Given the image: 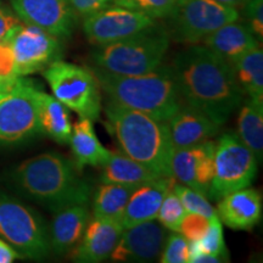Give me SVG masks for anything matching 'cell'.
Returning <instances> with one entry per match:
<instances>
[{"label": "cell", "instance_id": "obj_25", "mask_svg": "<svg viewBox=\"0 0 263 263\" xmlns=\"http://www.w3.org/2000/svg\"><path fill=\"white\" fill-rule=\"evenodd\" d=\"M238 137L254 153L258 162L263 155V99L246 100L238 118Z\"/></svg>", "mask_w": 263, "mask_h": 263}, {"label": "cell", "instance_id": "obj_33", "mask_svg": "<svg viewBox=\"0 0 263 263\" xmlns=\"http://www.w3.org/2000/svg\"><path fill=\"white\" fill-rule=\"evenodd\" d=\"M211 219L196 212H186L180 222L178 233L189 242L199 241L206 234Z\"/></svg>", "mask_w": 263, "mask_h": 263}, {"label": "cell", "instance_id": "obj_7", "mask_svg": "<svg viewBox=\"0 0 263 263\" xmlns=\"http://www.w3.org/2000/svg\"><path fill=\"white\" fill-rule=\"evenodd\" d=\"M57 98L68 110L80 115V117L95 121L101 112L100 85L91 70L81 66L57 60L43 70Z\"/></svg>", "mask_w": 263, "mask_h": 263}, {"label": "cell", "instance_id": "obj_11", "mask_svg": "<svg viewBox=\"0 0 263 263\" xmlns=\"http://www.w3.org/2000/svg\"><path fill=\"white\" fill-rule=\"evenodd\" d=\"M8 41L14 51L18 77L43 71L60 58L59 38L37 26H17Z\"/></svg>", "mask_w": 263, "mask_h": 263}, {"label": "cell", "instance_id": "obj_2", "mask_svg": "<svg viewBox=\"0 0 263 263\" xmlns=\"http://www.w3.org/2000/svg\"><path fill=\"white\" fill-rule=\"evenodd\" d=\"M11 180L22 195L51 212L72 203H89V184L78 177L71 160L59 153L26 160L16 167Z\"/></svg>", "mask_w": 263, "mask_h": 263}, {"label": "cell", "instance_id": "obj_14", "mask_svg": "<svg viewBox=\"0 0 263 263\" xmlns=\"http://www.w3.org/2000/svg\"><path fill=\"white\" fill-rule=\"evenodd\" d=\"M12 9L26 25L37 26L58 38L70 37L77 15L68 0H11Z\"/></svg>", "mask_w": 263, "mask_h": 263}, {"label": "cell", "instance_id": "obj_4", "mask_svg": "<svg viewBox=\"0 0 263 263\" xmlns=\"http://www.w3.org/2000/svg\"><path fill=\"white\" fill-rule=\"evenodd\" d=\"M90 70L111 101L159 121H168L183 104L172 68L168 66L161 65L149 73L134 76L115 74L95 66Z\"/></svg>", "mask_w": 263, "mask_h": 263}, {"label": "cell", "instance_id": "obj_12", "mask_svg": "<svg viewBox=\"0 0 263 263\" xmlns=\"http://www.w3.org/2000/svg\"><path fill=\"white\" fill-rule=\"evenodd\" d=\"M154 24L155 20L141 12L108 5L84 17L83 29L91 44L104 45L130 37Z\"/></svg>", "mask_w": 263, "mask_h": 263}, {"label": "cell", "instance_id": "obj_28", "mask_svg": "<svg viewBox=\"0 0 263 263\" xmlns=\"http://www.w3.org/2000/svg\"><path fill=\"white\" fill-rule=\"evenodd\" d=\"M185 213L186 210L184 209L178 195L174 193L173 188H171L163 197L156 219L167 230L178 232L179 224Z\"/></svg>", "mask_w": 263, "mask_h": 263}, {"label": "cell", "instance_id": "obj_8", "mask_svg": "<svg viewBox=\"0 0 263 263\" xmlns=\"http://www.w3.org/2000/svg\"><path fill=\"white\" fill-rule=\"evenodd\" d=\"M39 90L34 82L18 77L0 94V146L21 144L39 133Z\"/></svg>", "mask_w": 263, "mask_h": 263}, {"label": "cell", "instance_id": "obj_26", "mask_svg": "<svg viewBox=\"0 0 263 263\" xmlns=\"http://www.w3.org/2000/svg\"><path fill=\"white\" fill-rule=\"evenodd\" d=\"M240 88L250 98L263 99V51L255 47L230 64Z\"/></svg>", "mask_w": 263, "mask_h": 263}, {"label": "cell", "instance_id": "obj_37", "mask_svg": "<svg viewBox=\"0 0 263 263\" xmlns=\"http://www.w3.org/2000/svg\"><path fill=\"white\" fill-rule=\"evenodd\" d=\"M21 25L18 16L8 8H0V42L8 41L11 33Z\"/></svg>", "mask_w": 263, "mask_h": 263}, {"label": "cell", "instance_id": "obj_30", "mask_svg": "<svg viewBox=\"0 0 263 263\" xmlns=\"http://www.w3.org/2000/svg\"><path fill=\"white\" fill-rule=\"evenodd\" d=\"M193 244L203 252L218 256V257L224 259L226 262L229 261L228 250L226 248L224 238H223L222 222L219 221L217 216L211 218L210 227L207 229L206 234L203 235V238L199 241L193 242Z\"/></svg>", "mask_w": 263, "mask_h": 263}, {"label": "cell", "instance_id": "obj_40", "mask_svg": "<svg viewBox=\"0 0 263 263\" xmlns=\"http://www.w3.org/2000/svg\"><path fill=\"white\" fill-rule=\"evenodd\" d=\"M0 84H2V81H0Z\"/></svg>", "mask_w": 263, "mask_h": 263}, {"label": "cell", "instance_id": "obj_29", "mask_svg": "<svg viewBox=\"0 0 263 263\" xmlns=\"http://www.w3.org/2000/svg\"><path fill=\"white\" fill-rule=\"evenodd\" d=\"M172 188L174 193L178 195L186 212L200 213V215L210 219L217 216L216 209L210 203L207 196L203 195L202 193L196 192V190L189 188L184 184H176V182H174Z\"/></svg>", "mask_w": 263, "mask_h": 263}, {"label": "cell", "instance_id": "obj_10", "mask_svg": "<svg viewBox=\"0 0 263 263\" xmlns=\"http://www.w3.org/2000/svg\"><path fill=\"white\" fill-rule=\"evenodd\" d=\"M257 159L236 134L221 137L215 147V168L210 196L219 200L226 194L248 188L257 174Z\"/></svg>", "mask_w": 263, "mask_h": 263}, {"label": "cell", "instance_id": "obj_6", "mask_svg": "<svg viewBox=\"0 0 263 263\" xmlns=\"http://www.w3.org/2000/svg\"><path fill=\"white\" fill-rule=\"evenodd\" d=\"M0 238L21 257L43 259L50 254V236L44 219L31 207L0 193Z\"/></svg>", "mask_w": 263, "mask_h": 263}, {"label": "cell", "instance_id": "obj_41", "mask_svg": "<svg viewBox=\"0 0 263 263\" xmlns=\"http://www.w3.org/2000/svg\"><path fill=\"white\" fill-rule=\"evenodd\" d=\"M0 94H2V90H0Z\"/></svg>", "mask_w": 263, "mask_h": 263}, {"label": "cell", "instance_id": "obj_31", "mask_svg": "<svg viewBox=\"0 0 263 263\" xmlns=\"http://www.w3.org/2000/svg\"><path fill=\"white\" fill-rule=\"evenodd\" d=\"M112 3L156 20L166 18L172 11L176 0H112Z\"/></svg>", "mask_w": 263, "mask_h": 263}, {"label": "cell", "instance_id": "obj_17", "mask_svg": "<svg viewBox=\"0 0 263 263\" xmlns=\"http://www.w3.org/2000/svg\"><path fill=\"white\" fill-rule=\"evenodd\" d=\"M123 229L121 222L94 217L88 223L81 241L77 244L78 246L73 254V261L99 263L107 259L116 246Z\"/></svg>", "mask_w": 263, "mask_h": 263}, {"label": "cell", "instance_id": "obj_34", "mask_svg": "<svg viewBox=\"0 0 263 263\" xmlns=\"http://www.w3.org/2000/svg\"><path fill=\"white\" fill-rule=\"evenodd\" d=\"M15 55L9 41L0 42V90L2 93L17 80Z\"/></svg>", "mask_w": 263, "mask_h": 263}, {"label": "cell", "instance_id": "obj_1", "mask_svg": "<svg viewBox=\"0 0 263 263\" xmlns=\"http://www.w3.org/2000/svg\"><path fill=\"white\" fill-rule=\"evenodd\" d=\"M171 68L183 104L205 114L219 126L244 100L232 66L205 45H193L178 52Z\"/></svg>", "mask_w": 263, "mask_h": 263}, {"label": "cell", "instance_id": "obj_20", "mask_svg": "<svg viewBox=\"0 0 263 263\" xmlns=\"http://www.w3.org/2000/svg\"><path fill=\"white\" fill-rule=\"evenodd\" d=\"M174 182L176 180L173 178L161 177L153 182L136 186L128 199L121 219L123 228L156 219L163 197L172 188Z\"/></svg>", "mask_w": 263, "mask_h": 263}, {"label": "cell", "instance_id": "obj_13", "mask_svg": "<svg viewBox=\"0 0 263 263\" xmlns=\"http://www.w3.org/2000/svg\"><path fill=\"white\" fill-rule=\"evenodd\" d=\"M215 143L207 140L174 150L171 161L172 178L209 197L215 168Z\"/></svg>", "mask_w": 263, "mask_h": 263}, {"label": "cell", "instance_id": "obj_24", "mask_svg": "<svg viewBox=\"0 0 263 263\" xmlns=\"http://www.w3.org/2000/svg\"><path fill=\"white\" fill-rule=\"evenodd\" d=\"M101 168H103V172H101L103 183L138 186L140 184H145L161 178L153 171L146 168L144 164L130 159L123 153H117V151L110 153V157L105 164L101 166Z\"/></svg>", "mask_w": 263, "mask_h": 263}, {"label": "cell", "instance_id": "obj_9", "mask_svg": "<svg viewBox=\"0 0 263 263\" xmlns=\"http://www.w3.org/2000/svg\"><path fill=\"white\" fill-rule=\"evenodd\" d=\"M166 18L171 38L185 44H196L223 25L239 20V12L216 0H176Z\"/></svg>", "mask_w": 263, "mask_h": 263}, {"label": "cell", "instance_id": "obj_39", "mask_svg": "<svg viewBox=\"0 0 263 263\" xmlns=\"http://www.w3.org/2000/svg\"><path fill=\"white\" fill-rule=\"evenodd\" d=\"M216 2L221 3L223 5L232 6V8H238V6H244L249 0H216Z\"/></svg>", "mask_w": 263, "mask_h": 263}, {"label": "cell", "instance_id": "obj_27", "mask_svg": "<svg viewBox=\"0 0 263 263\" xmlns=\"http://www.w3.org/2000/svg\"><path fill=\"white\" fill-rule=\"evenodd\" d=\"M134 188L136 186L115 183L101 184L94 193L93 217L121 222L128 199Z\"/></svg>", "mask_w": 263, "mask_h": 263}, {"label": "cell", "instance_id": "obj_5", "mask_svg": "<svg viewBox=\"0 0 263 263\" xmlns=\"http://www.w3.org/2000/svg\"><path fill=\"white\" fill-rule=\"evenodd\" d=\"M170 39L166 28L154 24L130 37L97 45L91 60L95 67L115 74H145L162 64Z\"/></svg>", "mask_w": 263, "mask_h": 263}, {"label": "cell", "instance_id": "obj_32", "mask_svg": "<svg viewBox=\"0 0 263 263\" xmlns=\"http://www.w3.org/2000/svg\"><path fill=\"white\" fill-rule=\"evenodd\" d=\"M162 263H189V241L174 232L166 239L160 255Z\"/></svg>", "mask_w": 263, "mask_h": 263}, {"label": "cell", "instance_id": "obj_15", "mask_svg": "<svg viewBox=\"0 0 263 263\" xmlns=\"http://www.w3.org/2000/svg\"><path fill=\"white\" fill-rule=\"evenodd\" d=\"M167 229L157 221L124 228L110 257L115 262H153L160 257Z\"/></svg>", "mask_w": 263, "mask_h": 263}, {"label": "cell", "instance_id": "obj_38", "mask_svg": "<svg viewBox=\"0 0 263 263\" xmlns=\"http://www.w3.org/2000/svg\"><path fill=\"white\" fill-rule=\"evenodd\" d=\"M17 258H21V255L4 239H0V263H12Z\"/></svg>", "mask_w": 263, "mask_h": 263}, {"label": "cell", "instance_id": "obj_22", "mask_svg": "<svg viewBox=\"0 0 263 263\" xmlns=\"http://www.w3.org/2000/svg\"><path fill=\"white\" fill-rule=\"evenodd\" d=\"M68 144L74 155L76 167L82 170L85 166L101 167L110 157V153L100 143L89 118L81 117L72 128Z\"/></svg>", "mask_w": 263, "mask_h": 263}, {"label": "cell", "instance_id": "obj_19", "mask_svg": "<svg viewBox=\"0 0 263 263\" xmlns=\"http://www.w3.org/2000/svg\"><path fill=\"white\" fill-rule=\"evenodd\" d=\"M52 213L54 217L49 230L51 251L65 255L81 241L90 221L89 206L88 203H72Z\"/></svg>", "mask_w": 263, "mask_h": 263}, {"label": "cell", "instance_id": "obj_23", "mask_svg": "<svg viewBox=\"0 0 263 263\" xmlns=\"http://www.w3.org/2000/svg\"><path fill=\"white\" fill-rule=\"evenodd\" d=\"M38 126L39 133L59 144H68L70 141L72 123L68 108L43 90L38 93Z\"/></svg>", "mask_w": 263, "mask_h": 263}, {"label": "cell", "instance_id": "obj_35", "mask_svg": "<svg viewBox=\"0 0 263 263\" xmlns=\"http://www.w3.org/2000/svg\"><path fill=\"white\" fill-rule=\"evenodd\" d=\"M245 6L248 26L256 38L263 37V0H249Z\"/></svg>", "mask_w": 263, "mask_h": 263}, {"label": "cell", "instance_id": "obj_36", "mask_svg": "<svg viewBox=\"0 0 263 263\" xmlns=\"http://www.w3.org/2000/svg\"><path fill=\"white\" fill-rule=\"evenodd\" d=\"M76 12V15L87 17L99 10L106 8L112 3V0H68Z\"/></svg>", "mask_w": 263, "mask_h": 263}, {"label": "cell", "instance_id": "obj_3", "mask_svg": "<svg viewBox=\"0 0 263 263\" xmlns=\"http://www.w3.org/2000/svg\"><path fill=\"white\" fill-rule=\"evenodd\" d=\"M107 128L121 151L160 177L172 178L173 145L167 121L110 101L105 107Z\"/></svg>", "mask_w": 263, "mask_h": 263}, {"label": "cell", "instance_id": "obj_16", "mask_svg": "<svg viewBox=\"0 0 263 263\" xmlns=\"http://www.w3.org/2000/svg\"><path fill=\"white\" fill-rule=\"evenodd\" d=\"M174 150L197 145L215 137L219 124L189 105L182 104L167 121Z\"/></svg>", "mask_w": 263, "mask_h": 263}, {"label": "cell", "instance_id": "obj_18", "mask_svg": "<svg viewBox=\"0 0 263 263\" xmlns=\"http://www.w3.org/2000/svg\"><path fill=\"white\" fill-rule=\"evenodd\" d=\"M217 217L234 230H251L262 217V197L257 190L244 188L221 197Z\"/></svg>", "mask_w": 263, "mask_h": 263}, {"label": "cell", "instance_id": "obj_21", "mask_svg": "<svg viewBox=\"0 0 263 263\" xmlns=\"http://www.w3.org/2000/svg\"><path fill=\"white\" fill-rule=\"evenodd\" d=\"M205 47L230 65L235 59L258 45V39L248 25L236 21L223 25L203 39Z\"/></svg>", "mask_w": 263, "mask_h": 263}]
</instances>
